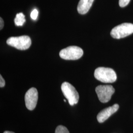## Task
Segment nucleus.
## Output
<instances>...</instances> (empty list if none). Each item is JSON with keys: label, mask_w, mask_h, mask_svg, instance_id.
<instances>
[{"label": "nucleus", "mask_w": 133, "mask_h": 133, "mask_svg": "<svg viewBox=\"0 0 133 133\" xmlns=\"http://www.w3.org/2000/svg\"><path fill=\"white\" fill-rule=\"evenodd\" d=\"M95 78L104 83H113L116 81L117 76L114 70L111 68L99 67L95 70Z\"/></svg>", "instance_id": "nucleus-1"}, {"label": "nucleus", "mask_w": 133, "mask_h": 133, "mask_svg": "<svg viewBox=\"0 0 133 133\" xmlns=\"http://www.w3.org/2000/svg\"><path fill=\"white\" fill-rule=\"evenodd\" d=\"M61 90L64 96L68 100L70 105L72 106L77 104L79 100V95L73 86L67 82H65L62 83Z\"/></svg>", "instance_id": "nucleus-2"}, {"label": "nucleus", "mask_w": 133, "mask_h": 133, "mask_svg": "<svg viewBox=\"0 0 133 133\" xmlns=\"http://www.w3.org/2000/svg\"><path fill=\"white\" fill-rule=\"evenodd\" d=\"M6 43L11 46L17 49L24 50L28 49L31 45V39L27 36H22L17 37H10L6 41Z\"/></svg>", "instance_id": "nucleus-3"}, {"label": "nucleus", "mask_w": 133, "mask_h": 133, "mask_svg": "<svg viewBox=\"0 0 133 133\" xmlns=\"http://www.w3.org/2000/svg\"><path fill=\"white\" fill-rule=\"evenodd\" d=\"M133 33V24L125 23L112 29L110 32V35L113 38L120 39L126 37Z\"/></svg>", "instance_id": "nucleus-4"}, {"label": "nucleus", "mask_w": 133, "mask_h": 133, "mask_svg": "<svg viewBox=\"0 0 133 133\" xmlns=\"http://www.w3.org/2000/svg\"><path fill=\"white\" fill-rule=\"evenodd\" d=\"M83 54V50L76 46H70L60 52V57L66 60H76L80 59Z\"/></svg>", "instance_id": "nucleus-5"}, {"label": "nucleus", "mask_w": 133, "mask_h": 133, "mask_svg": "<svg viewBox=\"0 0 133 133\" xmlns=\"http://www.w3.org/2000/svg\"><path fill=\"white\" fill-rule=\"evenodd\" d=\"M95 90L100 102L103 103L109 101L115 92L114 88L110 85L98 86Z\"/></svg>", "instance_id": "nucleus-6"}, {"label": "nucleus", "mask_w": 133, "mask_h": 133, "mask_svg": "<svg viewBox=\"0 0 133 133\" xmlns=\"http://www.w3.org/2000/svg\"><path fill=\"white\" fill-rule=\"evenodd\" d=\"M38 100V92L36 88L32 87L29 89L25 96V105L27 108L32 110L35 109Z\"/></svg>", "instance_id": "nucleus-7"}, {"label": "nucleus", "mask_w": 133, "mask_h": 133, "mask_svg": "<svg viewBox=\"0 0 133 133\" xmlns=\"http://www.w3.org/2000/svg\"><path fill=\"white\" fill-rule=\"evenodd\" d=\"M119 109V105H114L102 110L98 114L97 118L99 123H103L109 118V117L116 112Z\"/></svg>", "instance_id": "nucleus-8"}, {"label": "nucleus", "mask_w": 133, "mask_h": 133, "mask_svg": "<svg viewBox=\"0 0 133 133\" xmlns=\"http://www.w3.org/2000/svg\"><path fill=\"white\" fill-rule=\"evenodd\" d=\"M94 0H80L77 5V10L79 14H87L93 3Z\"/></svg>", "instance_id": "nucleus-9"}, {"label": "nucleus", "mask_w": 133, "mask_h": 133, "mask_svg": "<svg viewBox=\"0 0 133 133\" xmlns=\"http://www.w3.org/2000/svg\"><path fill=\"white\" fill-rule=\"evenodd\" d=\"M25 16L23 13L17 14L14 19L15 24L17 26H22L25 22Z\"/></svg>", "instance_id": "nucleus-10"}, {"label": "nucleus", "mask_w": 133, "mask_h": 133, "mask_svg": "<svg viewBox=\"0 0 133 133\" xmlns=\"http://www.w3.org/2000/svg\"><path fill=\"white\" fill-rule=\"evenodd\" d=\"M55 133H70V132L66 127L59 125L56 129Z\"/></svg>", "instance_id": "nucleus-11"}, {"label": "nucleus", "mask_w": 133, "mask_h": 133, "mask_svg": "<svg viewBox=\"0 0 133 133\" xmlns=\"http://www.w3.org/2000/svg\"><path fill=\"white\" fill-rule=\"evenodd\" d=\"M131 0H119V5L120 7L124 8L128 5Z\"/></svg>", "instance_id": "nucleus-12"}, {"label": "nucleus", "mask_w": 133, "mask_h": 133, "mask_svg": "<svg viewBox=\"0 0 133 133\" xmlns=\"http://www.w3.org/2000/svg\"><path fill=\"white\" fill-rule=\"evenodd\" d=\"M38 10L37 9H34V10L31 12V18L33 20H36L38 16Z\"/></svg>", "instance_id": "nucleus-13"}, {"label": "nucleus", "mask_w": 133, "mask_h": 133, "mask_svg": "<svg viewBox=\"0 0 133 133\" xmlns=\"http://www.w3.org/2000/svg\"><path fill=\"white\" fill-rule=\"evenodd\" d=\"M5 85V81L3 77L1 75L0 76V87L1 88L4 87Z\"/></svg>", "instance_id": "nucleus-14"}, {"label": "nucleus", "mask_w": 133, "mask_h": 133, "mask_svg": "<svg viewBox=\"0 0 133 133\" xmlns=\"http://www.w3.org/2000/svg\"><path fill=\"white\" fill-rule=\"evenodd\" d=\"M0 29L2 30L4 27V20L2 19V18L1 17L0 18Z\"/></svg>", "instance_id": "nucleus-15"}, {"label": "nucleus", "mask_w": 133, "mask_h": 133, "mask_svg": "<svg viewBox=\"0 0 133 133\" xmlns=\"http://www.w3.org/2000/svg\"><path fill=\"white\" fill-rule=\"evenodd\" d=\"M4 133H14V132H10V131H5Z\"/></svg>", "instance_id": "nucleus-16"}, {"label": "nucleus", "mask_w": 133, "mask_h": 133, "mask_svg": "<svg viewBox=\"0 0 133 133\" xmlns=\"http://www.w3.org/2000/svg\"><path fill=\"white\" fill-rule=\"evenodd\" d=\"M64 102H66V100H64Z\"/></svg>", "instance_id": "nucleus-17"}]
</instances>
